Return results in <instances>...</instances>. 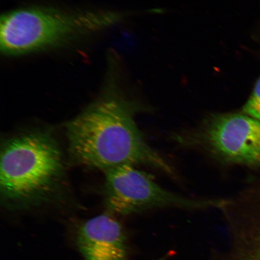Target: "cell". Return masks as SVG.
Masks as SVG:
<instances>
[{
	"instance_id": "2",
	"label": "cell",
	"mask_w": 260,
	"mask_h": 260,
	"mask_svg": "<svg viewBox=\"0 0 260 260\" xmlns=\"http://www.w3.org/2000/svg\"><path fill=\"white\" fill-rule=\"evenodd\" d=\"M125 14L110 10H67L30 6L6 12L0 47L7 56L52 50L112 27Z\"/></svg>"
},
{
	"instance_id": "3",
	"label": "cell",
	"mask_w": 260,
	"mask_h": 260,
	"mask_svg": "<svg viewBox=\"0 0 260 260\" xmlns=\"http://www.w3.org/2000/svg\"><path fill=\"white\" fill-rule=\"evenodd\" d=\"M0 174L5 206L13 210L31 209L47 202L62 186V155L48 133H26L3 145Z\"/></svg>"
},
{
	"instance_id": "1",
	"label": "cell",
	"mask_w": 260,
	"mask_h": 260,
	"mask_svg": "<svg viewBox=\"0 0 260 260\" xmlns=\"http://www.w3.org/2000/svg\"><path fill=\"white\" fill-rule=\"evenodd\" d=\"M110 66L100 95L67 125L71 157L78 164L106 171L142 165L172 174L168 162L147 143L135 121L138 106L119 86L116 63Z\"/></svg>"
},
{
	"instance_id": "8",
	"label": "cell",
	"mask_w": 260,
	"mask_h": 260,
	"mask_svg": "<svg viewBox=\"0 0 260 260\" xmlns=\"http://www.w3.org/2000/svg\"><path fill=\"white\" fill-rule=\"evenodd\" d=\"M219 260H220V259H219Z\"/></svg>"
},
{
	"instance_id": "5",
	"label": "cell",
	"mask_w": 260,
	"mask_h": 260,
	"mask_svg": "<svg viewBox=\"0 0 260 260\" xmlns=\"http://www.w3.org/2000/svg\"><path fill=\"white\" fill-rule=\"evenodd\" d=\"M211 154L229 164L260 167V121L245 113H216L201 133Z\"/></svg>"
},
{
	"instance_id": "4",
	"label": "cell",
	"mask_w": 260,
	"mask_h": 260,
	"mask_svg": "<svg viewBox=\"0 0 260 260\" xmlns=\"http://www.w3.org/2000/svg\"><path fill=\"white\" fill-rule=\"evenodd\" d=\"M107 212L119 215L165 207L186 209L222 207V200H197L171 192L158 185L146 172L134 166L123 165L105 171Z\"/></svg>"
},
{
	"instance_id": "7",
	"label": "cell",
	"mask_w": 260,
	"mask_h": 260,
	"mask_svg": "<svg viewBox=\"0 0 260 260\" xmlns=\"http://www.w3.org/2000/svg\"><path fill=\"white\" fill-rule=\"evenodd\" d=\"M243 113L260 121V77L251 96L243 107Z\"/></svg>"
},
{
	"instance_id": "6",
	"label": "cell",
	"mask_w": 260,
	"mask_h": 260,
	"mask_svg": "<svg viewBox=\"0 0 260 260\" xmlns=\"http://www.w3.org/2000/svg\"><path fill=\"white\" fill-rule=\"evenodd\" d=\"M76 245L84 260L127 258V242L123 226L107 211L81 224L77 232Z\"/></svg>"
}]
</instances>
